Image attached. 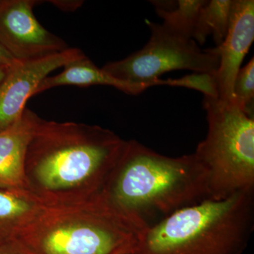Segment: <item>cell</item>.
<instances>
[{
	"label": "cell",
	"instance_id": "cell-1",
	"mask_svg": "<svg viewBox=\"0 0 254 254\" xmlns=\"http://www.w3.org/2000/svg\"><path fill=\"white\" fill-rule=\"evenodd\" d=\"M100 193L148 227L181 209L210 199L208 175L195 155L168 157L136 141Z\"/></svg>",
	"mask_w": 254,
	"mask_h": 254
},
{
	"label": "cell",
	"instance_id": "cell-2",
	"mask_svg": "<svg viewBox=\"0 0 254 254\" xmlns=\"http://www.w3.org/2000/svg\"><path fill=\"white\" fill-rule=\"evenodd\" d=\"M254 228V189L181 209L148 227L135 254H242Z\"/></svg>",
	"mask_w": 254,
	"mask_h": 254
},
{
	"label": "cell",
	"instance_id": "cell-3",
	"mask_svg": "<svg viewBox=\"0 0 254 254\" xmlns=\"http://www.w3.org/2000/svg\"><path fill=\"white\" fill-rule=\"evenodd\" d=\"M127 142L99 127L43 121L36 117L26 157L36 165L38 180L59 190L112 173Z\"/></svg>",
	"mask_w": 254,
	"mask_h": 254
},
{
	"label": "cell",
	"instance_id": "cell-4",
	"mask_svg": "<svg viewBox=\"0 0 254 254\" xmlns=\"http://www.w3.org/2000/svg\"><path fill=\"white\" fill-rule=\"evenodd\" d=\"M208 133L193 154L208 175L210 199L254 189V118L233 103L205 97Z\"/></svg>",
	"mask_w": 254,
	"mask_h": 254
},
{
	"label": "cell",
	"instance_id": "cell-5",
	"mask_svg": "<svg viewBox=\"0 0 254 254\" xmlns=\"http://www.w3.org/2000/svg\"><path fill=\"white\" fill-rule=\"evenodd\" d=\"M81 221L16 240L34 254H135L148 227L105 198L95 195Z\"/></svg>",
	"mask_w": 254,
	"mask_h": 254
},
{
	"label": "cell",
	"instance_id": "cell-6",
	"mask_svg": "<svg viewBox=\"0 0 254 254\" xmlns=\"http://www.w3.org/2000/svg\"><path fill=\"white\" fill-rule=\"evenodd\" d=\"M151 34L142 49L125 59L106 64L103 69L114 78L150 87L163 85L160 76L175 70L216 74L218 47L202 50L191 38L177 34L162 24L145 21Z\"/></svg>",
	"mask_w": 254,
	"mask_h": 254
},
{
	"label": "cell",
	"instance_id": "cell-7",
	"mask_svg": "<svg viewBox=\"0 0 254 254\" xmlns=\"http://www.w3.org/2000/svg\"><path fill=\"white\" fill-rule=\"evenodd\" d=\"M36 0H4L0 6V45L18 61L38 59L68 49L60 37L37 20Z\"/></svg>",
	"mask_w": 254,
	"mask_h": 254
},
{
	"label": "cell",
	"instance_id": "cell-8",
	"mask_svg": "<svg viewBox=\"0 0 254 254\" xmlns=\"http://www.w3.org/2000/svg\"><path fill=\"white\" fill-rule=\"evenodd\" d=\"M86 57L78 48H69L38 59L17 61L8 66L0 83V131L22 118L25 105L37 87L50 73Z\"/></svg>",
	"mask_w": 254,
	"mask_h": 254
},
{
	"label": "cell",
	"instance_id": "cell-9",
	"mask_svg": "<svg viewBox=\"0 0 254 254\" xmlns=\"http://www.w3.org/2000/svg\"><path fill=\"white\" fill-rule=\"evenodd\" d=\"M254 39V0H233L226 37L218 46L216 72L219 99L233 103V87L242 62Z\"/></svg>",
	"mask_w": 254,
	"mask_h": 254
},
{
	"label": "cell",
	"instance_id": "cell-10",
	"mask_svg": "<svg viewBox=\"0 0 254 254\" xmlns=\"http://www.w3.org/2000/svg\"><path fill=\"white\" fill-rule=\"evenodd\" d=\"M36 116L26 108L17 123L0 131V189H12L22 182Z\"/></svg>",
	"mask_w": 254,
	"mask_h": 254
},
{
	"label": "cell",
	"instance_id": "cell-11",
	"mask_svg": "<svg viewBox=\"0 0 254 254\" xmlns=\"http://www.w3.org/2000/svg\"><path fill=\"white\" fill-rule=\"evenodd\" d=\"M63 71L54 76H48L40 83L33 93V96L61 86L88 87L95 85L113 86L127 94L138 95L149 86L131 83L114 78L103 68H98L87 57L64 66Z\"/></svg>",
	"mask_w": 254,
	"mask_h": 254
},
{
	"label": "cell",
	"instance_id": "cell-12",
	"mask_svg": "<svg viewBox=\"0 0 254 254\" xmlns=\"http://www.w3.org/2000/svg\"><path fill=\"white\" fill-rule=\"evenodd\" d=\"M232 1H206L200 9L192 36L197 44H204L210 35L213 36L217 47L222 44L230 25Z\"/></svg>",
	"mask_w": 254,
	"mask_h": 254
},
{
	"label": "cell",
	"instance_id": "cell-13",
	"mask_svg": "<svg viewBox=\"0 0 254 254\" xmlns=\"http://www.w3.org/2000/svg\"><path fill=\"white\" fill-rule=\"evenodd\" d=\"M205 2V0H179L176 7L166 9L156 5V11L163 19V26L177 34L193 39L198 14Z\"/></svg>",
	"mask_w": 254,
	"mask_h": 254
},
{
	"label": "cell",
	"instance_id": "cell-14",
	"mask_svg": "<svg viewBox=\"0 0 254 254\" xmlns=\"http://www.w3.org/2000/svg\"><path fill=\"white\" fill-rule=\"evenodd\" d=\"M30 210V205L14 192L0 189V244L12 239L14 224Z\"/></svg>",
	"mask_w": 254,
	"mask_h": 254
},
{
	"label": "cell",
	"instance_id": "cell-15",
	"mask_svg": "<svg viewBox=\"0 0 254 254\" xmlns=\"http://www.w3.org/2000/svg\"><path fill=\"white\" fill-rule=\"evenodd\" d=\"M254 60L241 68L233 87V103L250 116H254Z\"/></svg>",
	"mask_w": 254,
	"mask_h": 254
},
{
	"label": "cell",
	"instance_id": "cell-16",
	"mask_svg": "<svg viewBox=\"0 0 254 254\" xmlns=\"http://www.w3.org/2000/svg\"><path fill=\"white\" fill-rule=\"evenodd\" d=\"M163 85L184 87L201 92L205 97L219 98L216 74L211 73H193L179 78L163 80Z\"/></svg>",
	"mask_w": 254,
	"mask_h": 254
},
{
	"label": "cell",
	"instance_id": "cell-17",
	"mask_svg": "<svg viewBox=\"0 0 254 254\" xmlns=\"http://www.w3.org/2000/svg\"><path fill=\"white\" fill-rule=\"evenodd\" d=\"M0 254H34L21 244L11 240L0 244Z\"/></svg>",
	"mask_w": 254,
	"mask_h": 254
},
{
	"label": "cell",
	"instance_id": "cell-18",
	"mask_svg": "<svg viewBox=\"0 0 254 254\" xmlns=\"http://www.w3.org/2000/svg\"><path fill=\"white\" fill-rule=\"evenodd\" d=\"M52 4L64 11H73L81 6V1H51Z\"/></svg>",
	"mask_w": 254,
	"mask_h": 254
},
{
	"label": "cell",
	"instance_id": "cell-19",
	"mask_svg": "<svg viewBox=\"0 0 254 254\" xmlns=\"http://www.w3.org/2000/svg\"><path fill=\"white\" fill-rule=\"evenodd\" d=\"M17 60H15L6 50L0 45V66H11Z\"/></svg>",
	"mask_w": 254,
	"mask_h": 254
},
{
	"label": "cell",
	"instance_id": "cell-20",
	"mask_svg": "<svg viewBox=\"0 0 254 254\" xmlns=\"http://www.w3.org/2000/svg\"><path fill=\"white\" fill-rule=\"evenodd\" d=\"M7 67H6V66H0V83L2 81L3 78H4Z\"/></svg>",
	"mask_w": 254,
	"mask_h": 254
},
{
	"label": "cell",
	"instance_id": "cell-21",
	"mask_svg": "<svg viewBox=\"0 0 254 254\" xmlns=\"http://www.w3.org/2000/svg\"><path fill=\"white\" fill-rule=\"evenodd\" d=\"M3 1H4V0H0V6L2 4Z\"/></svg>",
	"mask_w": 254,
	"mask_h": 254
}]
</instances>
